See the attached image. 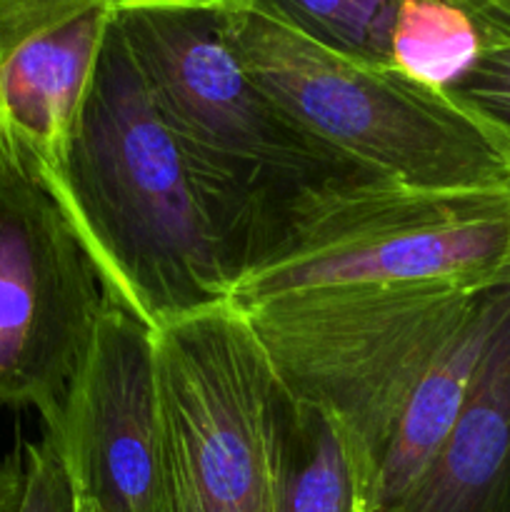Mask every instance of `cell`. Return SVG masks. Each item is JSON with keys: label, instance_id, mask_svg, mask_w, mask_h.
Listing matches in <instances>:
<instances>
[{"label": "cell", "instance_id": "cell-1", "mask_svg": "<svg viewBox=\"0 0 510 512\" xmlns=\"http://www.w3.org/2000/svg\"><path fill=\"white\" fill-rule=\"evenodd\" d=\"M115 23L183 148L233 285L270 253L300 200L370 175L255 83L230 38V0H118Z\"/></svg>", "mask_w": 510, "mask_h": 512}, {"label": "cell", "instance_id": "cell-2", "mask_svg": "<svg viewBox=\"0 0 510 512\" xmlns=\"http://www.w3.org/2000/svg\"><path fill=\"white\" fill-rule=\"evenodd\" d=\"M55 203L93 260L105 298L153 333L230 303L233 280L203 195L115 18Z\"/></svg>", "mask_w": 510, "mask_h": 512}, {"label": "cell", "instance_id": "cell-3", "mask_svg": "<svg viewBox=\"0 0 510 512\" xmlns=\"http://www.w3.org/2000/svg\"><path fill=\"white\" fill-rule=\"evenodd\" d=\"M510 288V185L423 190L353 178L310 193L270 253L233 285L238 310L335 290Z\"/></svg>", "mask_w": 510, "mask_h": 512}, {"label": "cell", "instance_id": "cell-4", "mask_svg": "<svg viewBox=\"0 0 510 512\" xmlns=\"http://www.w3.org/2000/svg\"><path fill=\"white\" fill-rule=\"evenodd\" d=\"M230 38L255 83L355 168L423 190L510 185V140L448 93L325 48L258 0H230Z\"/></svg>", "mask_w": 510, "mask_h": 512}, {"label": "cell", "instance_id": "cell-5", "mask_svg": "<svg viewBox=\"0 0 510 512\" xmlns=\"http://www.w3.org/2000/svg\"><path fill=\"white\" fill-rule=\"evenodd\" d=\"M485 295V293H483ZM480 295L443 290H335L243 310L290 395L348 428L370 473L405 403Z\"/></svg>", "mask_w": 510, "mask_h": 512}, {"label": "cell", "instance_id": "cell-6", "mask_svg": "<svg viewBox=\"0 0 510 512\" xmlns=\"http://www.w3.org/2000/svg\"><path fill=\"white\" fill-rule=\"evenodd\" d=\"M180 512H275L283 383L233 303L155 333Z\"/></svg>", "mask_w": 510, "mask_h": 512}, {"label": "cell", "instance_id": "cell-7", "mask_svg": "<svg viewBox=\"0 0 510 512\" xmlns=\"http://www.w3.org/2000/svg\"><path fill=\"white\" fill-rule=\"evenodd\" d=\"M105 295L53 198L0 170V405L58 430L93 345Z\"/></svg>", "mask_w": 510, "mask_h": 512}, {"label": "cell", "instance_id": "cell-8", "mask_svg": "<svg viewBox=\"0 0 510 512\" xmlns=\"http://www.w3.org/2000/svg\"><path fill=\"white\" fill-rule=\"evenodd\" d=\"M45 433L90 512H180L155 333L115 300L105 298L58 430Z\"/></svg>", "mask_w": 510, "mask_h": 512}, {"label": "cell", "instance_id": "cell-9", "mask_svg": "<svg viewBox=\"0 0 510 512\" xmlns=\"http://www.w3.org/2000/svg\"><path fill=\"white\" fill-rule=\"evenodd\" d=\"M118 0H0V170L55 200Z\"/></svg>", "mask_w": 510, "mask_h": 512}, {"label": "cell", "instance_id": "cell-10", "mask_svg": "<svg viewBox=\"0 0 510 512\" xmlns=\"http://www.w3.org/2000/svg\"><path fill=\"white\" fill-rule=\"evenodd\" d=\"M388 512H510V310L450 435Z\"/></svg>", "mask_w": 510, "mask_h": 512}, {"label": "cell", "instance_id": "cell-11", "mask_svg": "<svg viewBox=\"0 0 510 512\" xmlns=\"http://www.w3.org/2000/svg\"><path fill=\"white\" fill-rule=\"evenodd\" d=\"M510 310V288L480 295L428 373L415 385L378 463L370 512L393 510L433 463L473 390L495 330Z\"/></svg>", "mask_w": 510, "mask_h": 512}, {"label": "cell", "instance_id": "cell-12", "mask_svg": "<svg viewBox=\"0 0 510 512\" xmlns=\"http://www.w3.org/2000/svg\"><path fill=\"white\" fill-rule=\"evenodd\" d=\"M275 512H370V473L343 423L283 388Z\"/></svg>", "mask_w": 510, "mask_h": 512}, {"label": "cell", "instance_id": "cell-13", "mask_svg": "<svg viewBox=\"0 0 510 512\" xmlns=\"http://www.w3.org/2000/svg\"><path fill=\"white\" fill-rule=\"evenodd\" d=\"M495 43L498 35L460 0H403L388 35V65L450 93Z\"/></svg>", "mask_w": 510, "mask_h": 512}, {"label": "cell", "instance_id": "cell-14", "mask_svg": "<svg viewBox=\"0 0 510 512\" xmlns=\"http://www.w3.org/2000/svg\"><path fill=\"white\" fill-rule=\"evenodd\" d=\"M280 20L330 50L388 65V35L403 0H258ZM390 68V65H388Z\"/></svg>", "mask_w": 510, "mask_h": 512}, {"label": "cell", "instance_id": "cell-15", "mask_svg": "<svg viewBox=\"0 0 510 512\" xmlns=\"http://www.w3.org/2000/svg\"><path fill=\"white\" fill-rule=\"evenodd\" d=\"M15 512H80V495L63 450L50 433L25 445L23 490Z\"/></svg>", "mask_w": 510, "mask_h": 512}, {"label": "cell", "instance_id": "cell-16", "mask_svg": "<svg viewBox=\"0 0 510 512\" xmlns=\"http://www.w3.org/2000/svg\"><path fill=\"white\" fill-rule=\"evenodd\" d=\"M448 95L510 140V40L490 45Z\"/></svg>", "mask_w": 510, "mask_h": 512}, {"label": "cell", "instance_id": "cell-17", "mask_svg": "<svg viewBox=\"0 0 510 512\" xmlns=\"http://www.w3.org/2000/svg\"><path fill=\"white\" fill-rule=\"evenodd\" d=\"M468 5L490 30L500 38V43L510 40V0H460Z\"/></svg>", "mask_w": 510, "mask_h": 512}, {"label": "cell", "instance_id": "cell-18", "mask_svg": "<svg viewBox=\"0 0 510 512\" xmlns=\"http://www.w3.org/2000/svg\"><path fill=\"white\" fill-rule=\"evenodd\" d=\"M20 490H23V458H10L0 463V512L18 510Z\"/></svg>", "mask_w": 510, "mask_h": 512}, {"label": "cell", "instance_id": "cell-19", "mask_svg": "<svg viewBox=\"0 0 510 512\" xmlns=\"http://www.w3.org/2000/svg\"><path fill=\"white\" fill-rule=\"evenodd\" d=\"M80 512H90V510H88V508H85V505H83V503H80Z\"/></svg>", "mask_w": 510, "mask_h": 512}]
</instances>
